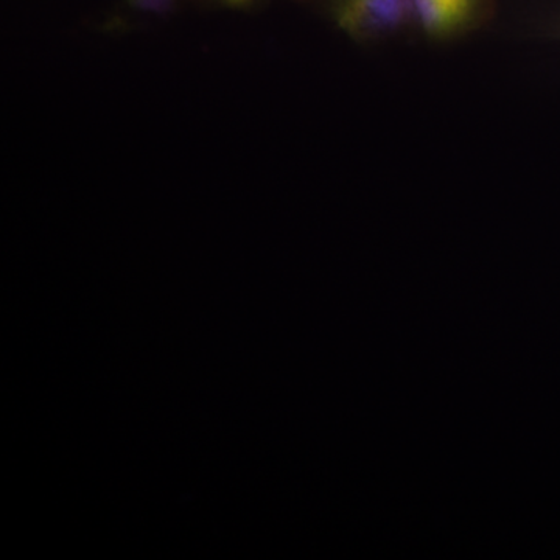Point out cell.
<instances>
[{
    "mask_svg": "<svg viewBox=\"0 0 560 560\" xmlns=\"http://www.w3.org/2000/svg\"><path fill=\"white\" fill-rule=\"evenodd\" d=\"M331 20L355 40L393 35L412 21L408 0H329Z\"/></svg>",
    "mask_w": 560,
    "mask_h": 560,
    "instance_id": "6da1fadb",
    "label": "cell"
},
{
    "mask_svg": "<svg viewBox=\"0 0 560 560\" xmlns=\"http://www.w3.org/2000/svg\"><path fill=\"white\" fill-rule=\"evenodd\" d=\"M412 21L431 38H447L469 24L478 0H408Z\"/></svg>",
    "mask_w": 560,
    "mask_h": 560,
    "instance_id": "7a4b0ae2",
    "label": "cell"
},
{
    "mask_svg": "<svg viewBox=\"0 0 560 560\" xmlns=\"http://www.w3.org/2000/svg\"><path fill=\"white\" fill-rule=\"evenodd\" d=\"M183 0H120V20H147V18H164L175 13Z\"/></svg>",
    "mask_w": 560,
    "mask_h": 560,
    "instance_id": "3957f363",
    "label": "cell"
},
{
    "mask_svg": "<svg viewBox=\"0 0 560 560\" xmlns=\"http://www.w3.org/2000/svg\"><path fill=\"white\" fill-rule=\"evenodd\" d=\"M209 2L215 3V5L224 7V9L231 10H245L249 7L256 5L261 0H209Z\"/></svg>",
    "mask_w": 560,
    "mask_h": 560,
    "instance_id": "277c9868",
    "label": "cell"
}]
</instances>
